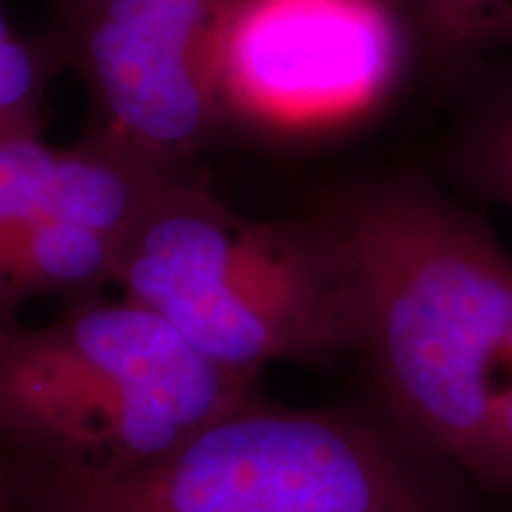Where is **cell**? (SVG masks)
<instances>
[{
	"label": "cell",
	"instance_id": "obj_5",
	"mask_svg": "<svg viewBox=\"0 0 512 512\" xmlns=\"http://www.w3.org/2000/svg\"><path fill=\"white\" fill-rule=\"evenodd\" d=\"M418 69L389 0H221L214 76L223 133L337 136L366 124Z\"/></svg>",
	"mask_w": 512,
	"mask_h": 512
},
{
	"label": "cell",
	"instance_id": "obj_9",
	"mask_svg": "<svg viewBox=\"0 0 512 512\" xmlns=\"http://www.w3.org/2000/svg\"><path fill=\"white\" fill-rule=\"evenodd\" d=\"M57 147L43 136L0 138V330L19 323L8 297V280L19 247L46 207Z\"/></svg>",
	"mask_w": 512,
	"mask_h": 512
},
{
	"label": "cell",
	"instance_id": "obj_1",
	"mask_svg": "<svg viewBox=\"0 0 512 512\" xmlns=\"http://www.w3.org/2000/svg\"><path fill=\"white\" fill-rule=\"evenodd\" d=\"M313 211L347 264L373 399L477 479L508 368L512 254L415 171L349 178Z\"/></svg>",
	"mask_w": 512,
	"mask_h": 512
},
{
	"label": "cell",
	"instance_id": "obj_8",
	"mask_svg": "<svg viewBox=\"0 0 512 512\" xmlns=\"http://www.w3.org/2000/svg\"><path fill=\"white\" fill-rule=\"evenodd\" d=\"M415 62L463 74L512 43V0H406Z\"/></svg>",
	"mask_w": 512,
	"mask_h": 512
},
{
	"label": "cell",
	"instance_id": "obj_11",
	"mask_svg": "<svg viewBox=\"0 0 512 512\" xmlns=\"http://www.w3.org/2000/svg\"><path fill=\"white\" fill-rule=\"evenodd\" d=\"M477 482L491 494H512V335L508 342V368L491 411Z\"/></svg>",
	"mask_w": 512,
	"mask_h": 512
},
{
	"label": "cell",
	"instance_id": "obj_7",
	"mask_svg": "<svg viewBox=\"0 0 512 512\" xmlns=\"http://www.w3.org/2000/svg\"><path fill=\"white\" fill-rule=\"evenodd\" d=\"M441 159L460 185L512 209V64L470 83Z\"/></svg>",
	"mask_w": 512,
	"mask_h": 512
},
{
	"label": "cell",
	"instance_id": "obj_6",
	"mask_svg": "<svg viewBox=\"0 0 512 512\" xmlns=\"http://www.w3.org/2000/svg\"><path fill=\"white\" fill-rule=\"evenodd\" d=\"M221 0H76L53 31L86 83L83 140L150 169H192L223 133L214 76Z\"/></svg>",
	"mask_w": 512,
	"mask_h": 512
},
{
	"label": "cell",
	"instance_id": "obj_4",
	"mask_svg": "<svg viewBox=\"0 0 512 512\" xmlns=\"http://www.w3.org/2000/svg\"><path fill=\"white\" fill-rule=\"evenodd\" d=\"M256 387L259 377L202 356L131 299H74L46 325L0 330V456L69 475H131Z\"/></svg>",
	"mask_w": 512,
	"mask_h": 512
},
{
	"label": "cell",
	"instance_id": "obj_2",
	"mask_svg": "<svg viewBox=\"0 0 512 512\" xmlns=\"http://www.w3.org/2000/svg\"><path fill=\"white\" fill-rule=\"evenodd\" d=\"M0 460L10 512H498L491 491L377 399L290 406L256 387L121 477Z\"/></svg>",
	"mask_w": 512,
	"mask_h": 512
},
{
	"label": "cell",
	"instance_id": "obj_14",
	"mask_svg": "<svg viewBox=\"0 0 512 512\" xmlns=\"http://www.w3.org/2000/svg\"><path fill=\"white\" fill-rule=\"evenodd\" d=\"M69 3H76V0H60V5H69Z\"/></svg>",
	"mask_w": 512,
	"mask_h": 512
},
{
	"label": "cell",
	"instance_id": "obj_13",
	"mask_svg": "<svg viewBox=\"0 0 512 512\" xmlns=\"http://www.w3.org/2000/svg\"><path fill=\"white\" fill-rule=\"evenodd\" d=\"M389 3L396 5V8H401L403 12H406V0H389Z\"/></svg>",
	"mask_w": 512,
	"mask_h": 512
},
{
	"label": "cell",
	"instance_id": "obj_3",
	"mask_svg": "<svg viewBox=\"0 0 512 512\" xmlns=\"http://www.w3.org/2000/svg\"><path fill=\"white\" fill-rule=\"evenodd\" d=\"M121 297L155 311L219 366H323L356 351L347 264L316 211L242 216L192 169L159 185L121 247Z\"/></svg>",
	"mask_w": 512,
	"mask_h": 512
},
{
	"label": "cell",
	"instance_id": "obj_10",
	"mask_svg": "<svg viewBox=\"0 0 512 512\" xmlns=\"http://www.w3.org/2000/svg\"><path fill=\"white\" fill-rule=\"evenodd\" d=\"M64 67L53 36H22L0 3V138L43 136L50 81Z\"/></svg>",
	"mask_w": 512,
	"mask_h": 512
},
{
	"label": "cell",
	"instance_id": "obj_12",
	"mask_svg": "<svg viewBox=\"0 0 512 512\" xmlns=\"http://www.w3.org/2000/svg\"><path fill=\"white\" fill-rule=\"evenodd\" d=\"M0 512H10V484L3 460H0Z\"/></svg>",
	"mask_w": 512,
	"mask_h": 512
}]
</instances>
